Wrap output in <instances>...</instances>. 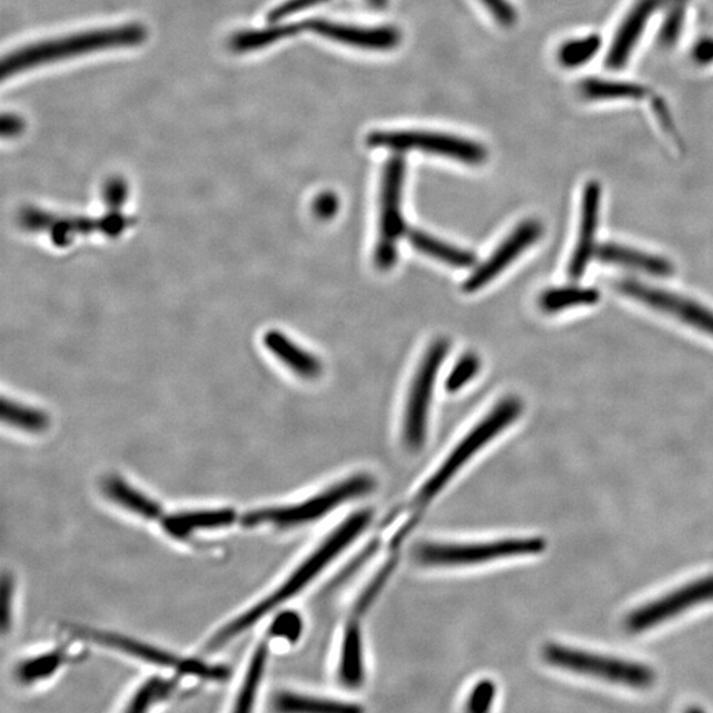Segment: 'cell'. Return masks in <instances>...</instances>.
Segmentation results:
<instances>
[{
	"instance_id": "obj_1",
	"label": "cell",
	"mask_w": 713,
	"mask_h": 713,
	"mask_svg": "<svg viewBox=\"0 0 713 713\" xmlns=\"http://www.w3.org/2000/svg\"><path fill=\"white\" fill-rule=\"evenodd\" d=\"M372 517L373 514L370 511H363L345 519L343 524L321 543L319 548L315 549L314 553L308 556V559L303 562L298 570H295L293 574L289 575L287 581L281 584L277 591L221 627V630L209 640L207 651L215 652L228 645L229 642L236 640L238 635L249 631L251 626L257 625L268 613H271L275 608H278V606L298 595L317 575L321 574L329 563L336 559L337 555H340L345 548L350 546L351 543L365 532L367 525L370 524Z\"/></svg>"
},
{
	"instance_id": "obj_2",
	"label": "cell",
	"mask_w": 713,
	"mask_h": 713,
	"mask_svg": "<svg viewBox=\"0 0 713 713\" xmlns=\"http://www.w3.org/2000/svg\"><path fill=\"white\" fill-rule=\"evenodd\" d=\"M147 31L140 24H127L115 28H103L70 34V37L37 42L12 52L2 61L0 77L2 80L31 68L58 62L76 56L108 51V49L133 47L142 44Z\"/></svg>"
},
{
	"instance_id": "obj_3",
	"label": "cell",
	"mask_w": 713,
	"mask_h": 713,
	"mask_svg": "<svg viewBox=\"0 0 713 713\" xmlns=\"http://www.w3.org/2000/svg\"><path fill=\"white\" fill-rule=\"evenodd\" d=\"M376 488V479L366 473L344 479L340 484L303 501L300 504L287 506H270L263 509L242 513L241 526L256 528L271 526L277 528H295L313 524L326 517L337 507L348 501L367 496Z\"/></svg>"
},
{
	"instance_id": "obj_4",
	"label": "cell",
	"mask_w": 713,
	"mask_h": 713,
	"mask_svg": "<svg viewBox=\"0 0 713 713\" xmlns=\"http://www.w3.org/2000/svg\"><path fill=\"white\" fill-rule=\"evenodd\" d=\"M542 655L551 666L595 677L617 686L647 690L656 682V673L652 666L618 658V656L587 652L561 644H547L543 647Z\"/></svg>"
},
{
	"instance_id": "obj_5",
	"label": "cell",
	"mask_w": 713,
	"mask_h": 713,
	"mask_svg": "<svg viewBox=\"0 0 713 713\" xmlns=\"http://www.w3.org/2000/svg\"><path fill=\"white\" fill-rule=\"evenodd\" d=\"M521 414L522 404L519 399L506 398L499 402L488 416H485V418L457 444V447L450 452V455L446 458V462L442 464V467L422 486V489L416 494L414 499L413 506L415 509H425L430 501H433L443 488H446L450 479L457 475L458 471H461L479 449L491 443L494 437L513 425V423L519 418Z\"/></svg>"
},
{
	"instance_id": "obj_6",
	"label": "cell",
	"mask_w": 713,
	"mask_h": 713,
	"mask_svg": "<svg viewBox=\"0 0 713 713\" xmlns=\"http://www.w3.org/2000/svg\"><path fill=\"white\" fill-rule=\"evenodd\" d=\"M546 546V541L536 536L483 543H423L415 548L414 557L429 567H464L542 554Z\"/></svg>"
},
{
	"instance_id": "obj_7",
	"label": "cell",
	"mask_w": 713,
	"mask_h": 713,
	"mask_svg": "<svg viewBox=\"0 0 713 713\" xmlns=\"http://www.w3.org/2000/svg\"><path fill=\"white\" fill-rule=\"evenodd\" d=\"M406 161L394 157L387 161L383 188H380L379 237L376 247V265L379 270H390L398 258V241L406 232V222L402 201H404V182Z\"/></svg>"
},
{
	"instance_id": "obj_8",
	"label": "cell",
	"mask_w": 713,
	"mask_h": 713,
	"mask_svg": "<svg viewBox=\"0 0 713 713\" xmlns=\"http://www.w3.org/2000/svg\"><path fill=\"white\" fill-rule=\"evenodd\" d=\"M19 222L26 230L48 231L56 246L66 247L77 236L89 232L101 231L108 237L121 236L136 220L122 215L121 210L112 209L100 218H88L58 216L38 208H26L20 214Z\"/></svg>"
},
{
	"instance_id": "obj_9",
	"label": "cell",
	"mask_w": 713,
	"mask_h": 713,
	"mask_svg": "<svg viewBox=\"0 0 713 713\" xmlns=\"http://www.w3.org/2000/svg\"><path fill=\"white\" fill-rule=\"evenodd\" d=\"M449 350L447 340H436L422 359L414 378L412 392L407 402L405 415V442L412 450L425 446L428 426L430 398L436 384L437 374Z\"/></svg>"
},
{
	"instance_id": "obj_10",
	"label": "cell",
	"mask_w": 713,
	"mask_h": 713,
	"mask_svg": "<svg viewBox=\"0 0 713 713\" xmlns=\"http://www.w3.org/2000/svg\"><path fill=\"white\" fill-rule=\"evenodd\" d=\"M367 145L394 151L419 150L440 155L468 165H482L486 151L473 140L426 131H376L367 137Z\"/></svg>"
},
{
	"instance_id": "obj_11",
	"label": "cell",
	"mask_w": 713,
	"mask_h": 713,
	"mask_svg": "<svg viewBox=\"0 0 713 713\" xmlns=\"http://www.w3.org/2000/svg\"><path fill=\"white\" fill-rule=\"evenodd\" d=\"M713 602V575L695 578L653 602L641 605L625 620L626 631L641 634L669 623L695 606Z\"/></svg>"
},
{
	"instance_id": "obj_12",
	"label": "cell",
	"mask_w": 713,
	"mask_h": 713,
	"mask_svg": "<svg viewBox=\"0 0 713 713\" xmlns=\"http://www.w3.org/2000/svg\"><path fill=\"white\" fill-rule=\"evenodd\" d=\"M76 634L80 638L115 648V651L151 663V665L174 669L180 674L199 676L201 680L208 681H225L229 676V670L224 666L209 665V663L199 660L181 658V656L161 651V648L145 644V642L122 637L119 634L85 630L76 631Z\"/></svg>"
},
{
	"instance_id": "obj_13",
	"label": "cell",
	"mask_w": 713,
	"mask_h": 713,
	"mask_svg": "<svg viewBox=\"0 0 713 713\" xmlns=\"http://www.w3.org/2000/svg\"><path fill=\"white\" fill-rule=\"evenodd\" d=\"M616 288L620 294L627 296V298L675 317L686 326L713 337V310L701 305V303L669 293L666 289L642 285L640 281L630 279L617 281Z\"/></svg>"
},
{
	"instance_id": "obj_14",
	"label": "cell",
	"mask_w": 713,
	"mask_h": 713,
	"mask_svg": "<svg viewBox=\"0 0 713 713\" xmlns=\"http://www.w3.org/2000/svg\"><path fill=\"white\" fill-rule=\"evenodd\" d=\"M543 236V226L536 220H527L515 228L509 237L498 246L488 260L479 265L464 281L465 293H476L489 285L507 266H511L522 252L526 251Z\"/></svg>"
},
{
	"instance_id": "obj_15",
	"label": "cell",
	"mask_w": 713,
	"mask_h": 713,
	"mask_svg": "<svg viewBox=\"0 0 713 713\" xmlns=\"http://www.w3.org/2000/svg\"><path fill=\"white\" fill-rule=\"evenodd\" d=\"M600 200L602 188L597 181H590L584 188L581 226H578L577 241L568 266L570 277H583L593 254H596V235L598 228Z\"/></svg>"
},
{
	"instance_id": "obj_16",
	"label": "cell",
	"mask_w": 713,
	"mask_h": 713,
	"mask_svg": "<svg viewBox=\"0 0 713 713\" xmlns=\"http://www.w3.org/2000/svg\"><path fill=\"white\" fill-rule=\"evenodd\" d=\"M305 30L321 34V37L365 49H393L400 41V34L395 28H359L326 20H306Z\"/></svg>"
},
{
	"instance_id": "obj_17",
	"label": "cell",
	"mask_w": 713,
	"mask_h": 713,
	"mask_svg": "<svg viewBox=\"0 0 713 713\" xmlns=\"http://www.w3.org/2000/svg\"><path fill=\"white\" fill-rule=\"evenodd\" d=\"M241 514L231 509L187 511L161 515L159 525L172 538L186 541L199 532L220 531L241 524Z\"/></svg>"
},
{
	"instance_id": "obj_18",
	"label": "cell",
	"mask_w": 713,
	"mask_h": 713,
	"mask_svg": "<svg viewBox=\"0 0 713 713\" xmlns=\"http://www.w3.org/2000/svg\"><path fill=\"white\" fill-rule=\"evenodd\" d=\"M662 4L663 0H638L634 4L623 24H621L610 52L606 55V67L620 69L625 66L648 20Z\"/></svg>"
},
{
	"instance_id": "obj_19",
	"label": "cell",
	"mask_w": 713,
	"mask_h": 713,
	"mask_svg": "<svg viewBox=\"0 0 713 713\" xmlns=\"http://www.w3.org/2000/svg\"><path fill=\"white\" fill-rule=\"evenodd\" d=\"M264 341L266 348L299 377L315 379L320 376L323 366L319 359L289 340L280 330H268Z\"/></svg>"
},
{
	"instance_id": "obj_20",
	"label": "cell",
	"mask_w": 713,
	"mask_h": 713,
	"mask_svg": "<svg viewBox=\"0 0 713 713\" xmlns=\"http://www.w3.org/2000/svg\"><path fill=\"white\" fill-rule=\"evenodd\" d=\"M596 257L603 263L634 268L655 277H667L674 273V267L665 258L653 254L634 250L631 247L606 244L597 247Z\"/></svg>"
},
{
	"instance_id": "obj_21",
	"label": "cell",
	"mask_w": 713,
	"mask_h": 713,
	"mask_svg": "<svg viewBox=\"0 0 713 713\" xmlns=\"http://www.w3.org/2000/svg\"><path fill=\"white\" fill-rule=\"evenodd\" d=\"M102 491L112 503L121 506L127 512L138 515L140 518L159 522L165 513L158 503H155L145 493L133 488L119 476L106 478Z\"/></svg>"
},
{
	"instance_id": "obj_22",
	"label": "cell",
	"mask_w": 713,
	"mask_h": 713,
	"mask_svg": "<svg viewBox=\"0 0 713 713\" xmlns=\"http://www.w3.org/2000/svg\"><path fill=\"white\" fill-rule=\"evenodd\" d=\"M338 675L345 687L358 689L365 680L363 638L358 623L351 621L344 633Z\"/></svg>"
},
{
	"instance_id": "obj_23",
	"label": "cell",
	"mask_w": 713,
	"mask_h": 713,
	"mask_svg": "<svg viewBox=\"0 0 713 713\" xmlns=\"http://www.w3.org/2000/svg\"><path fill=\"white\" fill-rule=\"evenodd\" d=\"M409 244L426 256L440 260L443 264L458 268H468L476 264L475 254L461 247L440 241L425 231L413 229L407 231Z\"/></svg>"
},
{
	"instance_id": "obj_24",
	"label": "cell",
	"mask_w": 713,
	"mask_h": 713,
	"mask_svg": "<svg viewBox=\"0 0 713 713\" xmlns=\"http://www.w3.org/2000/svg\"><path fill=\"white\" fill-rule=\"evenodd\" d=\"M70 661H72V656L69 655L68 648L58 647L55 651L20 662L16 669V676L23 684L37 683L52 676Z\"/></svg>"
},
{
	"instance_id": "obj_25",
	"label": "cell",
	"mask_w": 713,
	"mask_h": 713,
	"mask_svg": "<svg viewBox=\"0 0 713 713\" xmlns=\"http://www.w3.org/2000/svg\"><path fill=\"white\" fill-rule=\"evenodd\" d=\"M305 31V23H291L286 26H274L258 31H245L231 39L230 46L238 53L258 51L280 40L295 37Z\"/></svg>"
},
{
	"instance_id": "obj_26",
	"label": "cell",
	"mask_w": 713,
	"mask_h": 713,
	"mask_svg": "<svg viewBox=\"0 0 713 713\" xmlns=\"http://www.w3.org/2000/svg\"><path fill=\"white\" fill-rule=\"evenodd\" d=\"M600 300V294L593 288L583 287H563L548 289L543 293L539 299V306L545 313L555 314L559 310L587 307L596 305Z\"/></svg>"
},
{
	"instance_id": "obj_27",
	"label": "cell",
	"mask_w": 713,
	"mask_h": 713,
	"mask_svg": "<svg viewBox=\"0 0 713 713\" xmlns=\"http://www.w3.org/2000/svg\"><path fill=\"white\" fill-rule=\"evenodd\" d=\"M275 709L281 712L320 713H353L362 711L357 705L289 693L279 694L275 697Z\"/></svg>"
},
{
	"instance_id": "obj_28",
	"label": "cell",
	"mask_w": 713,
	"mask_h": 713,
	"mask_svg": "<svg viewBox=\"0 0 713 713\" xmlns=\"http://www.w3.org/2000/svg\"><path fill=\"white\" fill-rule=\"evenodd\" d=\"M582 95L588 100H620V98H644L647 91L637 83L604 81L597 79L585 80L581 85Z\"/></svg>"
},
{
	"instance_id": "obj_29",
	"label": "cell",
	"mask_w": 713,
	"mask_h": 713,
	"mask_svg": "<svg viewBox=\"0 0 713 713\" xmlns=\"http://www.w3.org/2000/svg\"><path fill=\"white\" fill-rule=\"evenodd\" d=\"M2 419L10 426L26 430V433L39 434L49 426V418L46 413L16 400L3 398Z\"/></svg>"
},
{
	"instance_id": "obj_30",
	"label": "cell",
	"mask_w": 713,
	"mask_h": 713,
	"mask_svg": "<svg viewBox=\"0 0 713 713\" xmlns=\"http://www.w3.org/2000/svg\"><path fill=\"white\" fill-rule=\"evenodd\" d=\"M267 644L259 645L256 653L252 654L249 667L245 675L241 690L236 699V711H250L254 701H256L257 691L263 681L266 661Z\"/></svg>"
},
{
	"instance_id": "obj_31",
	"label": "cell",
	"mask_w": 713,
	"mask_h": 713,
	"mask_svg": "<svg viewBox=\"0 0 713 713\" xmlns=\"http://www.w3.org/2000/svg\"><path fill=\"white\" fill-rule=\"evenodd\" d=\"M178 682L176 680H165V677H152L147 681L138 693L132 696L127 711L140 712L146 711L154 704L164 702L165 699L175 694Z\"/></svg>"
},
{
	"instance_id": "obj_32",
	"label": "cell",
	"mask_w": 713,
	"mask_h": 713,
	"mask_svg": "<svg viewBox=\"0 0 713 713\" xmlns=\"http://www.w3.org/2000/svg\"><path fill=\"white\" fill-rule=\"evenodd\" d=\"M600 47H602V39L597 34H591V37L584 39L566 42L559 49L557 59H559L563 67L577 68L595 58Z\"/></svg>"
},
{
	"instance_id": "obj_33",
	"label": "cell",
	"mask_w": 713,
	"mask_h": 713,
	"mask_svg": "<svg viewBox=\"0 0 713 713\" xmlns=\"http://www.w3.org/2000/svg\"><path fill=\"white\" fill-rule=\"evenodd\" d=\"M689 2L690 0H672L670 2L672 6H670L667 18L660 33V42L663 47H672L680 38Z\"/></svg>"
},
{
	"instance_id": "obj_34",
	"label": "cell",
	"mask_w": 713,
	"mask_h": 713,
	"mask_svg": "<svg viewBox=\"0 0 713 713\" xmlns=\"http://www.w3.org/2000/svg\"><path fill=\"white\" fill-rule=\"evenodd\" d=\"M479 358L475 355H465L461 362L456 364L454 369L449 373L446 380V388L448 393H456L461 390L469 380L476 376L479 370Z\"/></svg>"
},
{
	"instance_id": "obj_35",
	"label": "cell",
	"mask_w": 713,
	"mask_h": 713,
	"mask_svg": "<svg viewBox=\"0 0 713 713\" xmlns=\"http://www.w3.org/2000/svg\"><path fill=\"white\" fill-rule=\"evenodd\" d=\"M303 632V621L298 613L285 612L279 614L270 626V635L289 642L298 641Z\"/></svg>"
},
{
	"instance_id": "obj_36",
	"label": "cell",
	"mask_w": 713,
	"mask_h": 713,
	"mask_svg": "<svg viewBox=\"0 0 713 713\" xmlns=\"http://www.w3.org/2000/svg\"><path fill=\"white\" fill-rule=\"evenodd\" d=\"M496 697V686L492 681H482L473 687L467 702L468 712L489 711Z\"/></svg>"
},
{
	"instance_id": "obj_37",
	"label": "cell",
	"mask_w": 713,
	"mask_h": 713,
	"mask_svg": "<svg viewBox=\"0 0 713 713\" xmlns=\"http://www.w3.org/2000/svg\"><path fill=\"white\" fill-rule=\"evenodd\" d=\"M324 2H328V0H287V2L281 3L277 9H274L268 13V21L273 24L279 23L280 20L291 17L294 13L308 10L310 7L321 4Z\"/></svg>"
},
{
	"instance_id": "obj_38",
	"label": "cell",
	"mask_w": 713,
	"mask_h": 713,
	"mask_svg": "<svg viewBox=\"0 0 713 713\" xmlns=\"http://www.w3.org/2000/svg\"><path fill=\"white\" fill-rule=\"evenodd\" d=\"M127 195H129V187L121 178H112L105 186L103 199L109 209L121 210L127 200Z\"/></svg>"
},
{
	"instance_id": "obj_39",
	"label": "cell",
	"mask_w": 713,
	"mask_h": 713,
	"mask_svg": "<svg viewBox=\"0 0 713 713\" xmlns=\"http://www.w3.org/2000/svg\"><path fill=\"white\" fill-rule=\"evenodd\" d=\"M340 209V200L334 192H323L316 197L313 204L314 215L320 220H330Z\"/></svg>"
},
{
	"instance_id": "obj_40",
	"label": "cell",
	"mask_w": 713,
	"mask_h": 713,
	"mask_svg": "<svg viewBox=\"0 0 713 713\" xmlns=\"http://www.w3.org/2000/svg\"><path fill=\"white\" fill-rule=\"evenodd\" d=\"M482 2L501 24L511 26L514 23L515 12L506 0H482Z\"/></svg>"
},
{
	"instance_id": "obj_41",
	"label": "cell",
	"mask_w": 713,
	"mask_h": 713,
	"mask_svg": "<svg viewBox=\"0 0 713 713\" xmlns=\"http://www.w3.org/2000/svg\"><path fill=\"white\" fill-rule=\"evenodd\" d=\"M12 592V578L9 575H4L2 581V627L4 633L10 630L11 625Z\"/></svg>"
},
{
	"instance_id": "obj_42",
	"label": "cell",
	"mask_w": 713,
	"mask_h": 713,
	"mask_svg": "<svg viewBox=\"0 0 713 713\" xmlns=\"http://www.w3.org/2000/svg\"><path fill=\"white\" fill-rule=\"evenodd\" d=\"M24 129L23 119L13 115H4L2 118V136L4 138H12L19 136Z\"/></svg>"
},
{
	"instance_id": "obj_43",
	"label": "cell",
	"mask_w": 713,
	"mask_h": 713,
	"mask_svg": "<svg viewBox=\"0 0 713 713\" xmlns=\"http://www.w3.org/2000/svg\"><path fill=\"white\" fill-rule=\"evenodd\" d=\"M694 59L699 63L713 62V39L699 42L694 49Z\"/></svg>"
},
{
	"instance_id": "obj_44",
	"label": "cell",
	"mask_w": 713,
	"mask_h": 713,
	"mask_svg": "<svg viewBox=\"0 0 713 713\" xmlns=\"http://www.w3.org/2000/svg\"><path fill=\"white\" fill-rule=\"evenodd\" d=\"M369 2L376 7H385L387 4V0H369Z\"/></svg>"
},
{
	"instance_id": "obj_45",
	"label": "cell",
	"mask_w": 713,
	"mask_h": 713,
	"mask_svg": "<svg viewBox=\"0 0 713 713\" xmlns=\"http://www.w3.org/2000/svg\"><path fill=\"white\" fill-rule=\"evenodd\" d=\"M672 0H663V3H670Z\"/></svg>"
}]
</instances>
